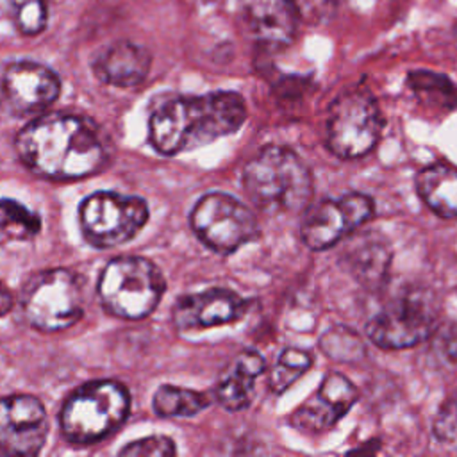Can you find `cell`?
Wrapping results in <instances>:
<instances>
[{"label": "cell", "instance_id": "e0dca14e", "mask_svg": "<svg viewBox=\"0 0 457 457\" xmlns=\"http://www.w3.org/2000/svg\"><path fill=\"white\" fill-rule=\"evenodd\" d=\"M241 11L252 34L264 45H287L296 30L293 0H241Z\"/></svg>", "mask_w": 457, "mask_h": 457}, {"label": "cell", "instance_id": "7a4b0ae2", "mask_svg": "<svg viewBox=\"0 0 457 457\" xmlns=\"http://www.w3.org/2000/svg\"><path fill=\"white\" fill-rule=\"evenodd\" d=\"M246 120V105L236 91L179 96L150 116L148 137L162 155L187 152L236 132Z\"/></svg>", "mask_w": 457, "mask_h": 457}, {"label": "cell", "instance_id": "5bb4252c", "mask_svg": "<svg viewBox=\"0 0 457 457\" xmlns=\"http://www.w3.org/2000/svg\"><path fill=\"white\" fill-rule=\"evenodd\" d=\"M357 387L341 373H328L318 391L296 407L289 423L303 432H321L336 425L357 402Z\"/></svg>", "mask_w": 457, "mask_h": 457}, {"label": "cell", "instance_id": "d4e9b609", "mask_svg": "<svg viewBox=\"0 0 457 457\" xmlns=\"http://www.w3.org/2000/svg\"><path fill=\"white\" fill-rule=\"evenodd\" d=\"M409 84L416 91V95L428 96L434 102V93L437 96V102L445 107H452V102L457 104V91L453 84L445 77L432 71H412L409 75Z\"/></svg>", "mask_w": 457, "mask_h": 457}, {"label": "cell", "instance_id": "484cf974", "mask_svg": "<svg viewBox=\"0 0 457 457\" xmlns=\"http://www.w3.org/2000/svg\"><path fill=\"white\" fill-rule=\"evenodd\" d=\"M16 29L23 36H36L46 27V0H9Z\"/></svg>", "mask_w": 457, "mask_h": 457}, {"label": "cell", "instance_id": "83f0119b", "mask_svg": "<svg viewBox=\"0 0 457 457\" xmlns=\"http://www.w3.org/2000/svg\"><path fill=\"white\" fill-rule=\"evenodd\" d=\"M343 0H293L298 20L307 23H323L328 21L339 9Z\"/></svg>", "mask_w": 457, "mask_h": 457}, {"label": "cell", "instance_id": "f546056e", "mask_svg": "<svg viewBox=\"0 0 457 457\" xmlns=\"http://www.w3.org/2000/svg\"><path fill=\"white\" fill-rule=\"evenodd\" d=\"M12 309V295L9 289L0 282V318L5 316Z\"/></svg>", "mask_w": 457, "mask_h": 457}, {"label": "cell", "instance_id": "6da1fadb", "mask_svg": "<svg viewBox=\"0 0 457 457\" xmlns=\"http://www.w3.org/2000/svg\"><path fill=\"white\" fill-rule=\"evenodd\" d=\"M20 161L48 180H80L98 173L107 159L100 127L80 114L50 112L29 121L14 141Z\"/></svg>", "mask_w": 457, "mask_h": 457}, {"label": "cell", "instance_id": "2e32d148", "mask_svg": "<svg viewBox=\"0 0 457 457\" xmlns=\"http://www.w3.org/2000/svg\"><path fill=\"white\" fill-rule=\"evenodd\" d=\"M150 66L152 55L145 46L132 41H118L98 54L93 71L107 86L134 87L146 79Z\"/></svg>", "mask_w": 457, "mask_h": 457}, {"label": "cell", "instance_id": "30bf717a", "mask_svg": "<svg viewBox=\"0 0 457 457\" xmlns=\"http://www.w3.org/2000/svg\"><path fill=\"white\" fill-rule=\"evenodd\" d=\"M191 228L216 253H232L250 243L257 232V218L246 204L227 193H207L193 207Z\"/></svg>", "mask_w": 457, "mask_h": 457}, {"label": "cell", "instance_id": "ffe728a7", "mask_svg": "<svg viewBox=\"0 0 457 457\" xmlns=\"http://www.w3.org/2000/svg\"><path fill=\"white\" fill-rule=\"evenodd\" d=\"M350 273L364 286H378L389 270L391 250L384 241H357L343 257Z\"/></svg>", "mask_w": 457, "mask_h": 457}, {"label": "cell", "instance_id": "4316f807", "mask_svg": "<svg viewBox=\"0 0 457 457\" xmlns=\"http://www.w3.org/2000/svg\"><path fill=\"white\" fill-rule=\"evenodd\" d=\"M120 455L127 457H170L177 453L175 443L166 436H146L125 445Z\"/></svg>", "mask_w": 457, "mask_h": 457}, {"label": "cell", "instance_id": "f1b7e54d", "mask_svg": "<svg viewBox=\"0 0 457 457\" xmlns=\"http://www.w3.org/2000/svg\"><path fill=\"white\" fill-rule=\"evenodd\" d=\"M434 434L441 441H457V391L439 407L434 420Z\"/></svg>", "mask_w": 457, "mask_h": 457}, {"label": "cell", "instance_id": "cb8c5ba5", "mask_svg": "<svg viewBox=\"0 0 457 457\" xmlns=\"http://www.w3.org/2000/svg\"><path fill=\"white\" fill-rule=\"evenodd\" d=\"M320 348L334 361L352 362L364 355L366 348L359 334L346 327H332L320 337Z\"/></svg>", "mask_w": 457, "mask_h": 457}, {"label": "cell", "instance_id": "9a60e30c", "mask_svg": "<svg viewBox=\"0 0 457 457\" xmlns=\"http://www.w3.org/2000/svg\"><path fill=\"white\" fill-rule=\"evenodd\" d=\"M245 311L243 298L225 287L191 293L173 307V323L179 330H202L236 321Z\"/></svg>", "mask_w": 457, "mask_h": 457}, {"label": "cell", "instance_id": "52a82bcc", "mask_svg": "<svg viewBox=\"0 0 457 457\" xmlns=\"http://www.w3.org/2000/svg\"><path fill=\"white\" fill-rule=\"evenodd\" d=\"M437 325L434 296L412 287L386 303L366 325V336L380 348L400 350L425 341Z\"/></svg>", "mask_w": 457, "mask_h": 457}, {"label": "cell", "instance_id": "8992f818", "mask_svg": "<svg viewBox=\"0 0 457 457\" xmlns=\"http://www.w3.org/2000/svg\"><path fill=\"white\" fill-rule=\"evenodd\" d=\"M84 280L68 268L39 271L21 291L23 314L41 332L73 327L84 314Z\"/></svg>", "mask_w": 457, "mask_h": 457}, {"label": "cell", "instance_id": "9c48e42d", "mask_svg": "<svg viewBox=\"0 0 457 457\" xmlns=\"http://www.w3.org/2000/svg\"><path fill=\"white\" fill-rule=\"evenodd\" d=\"M325 129V145L334 155L357 159L375 148L382 132V114L370 93L348 91L332 102Z\"/></svg>", "mask_w": 457, "mask_h": 457}, {"label": "cell", "instance_id": "3957f363", "mask_svg": "<svg viewBox=\"0 0 457 457\" xmlns=\"http://www.w3.org/2000/svg\"><path fill=\"white\" fill-rule=\"evenodd\" d=\"M243 187L253 205L266 212H295L309 205L312 175L287 146L270 145L243 170Z\"/></svg>", "mask_w": 457, "mask_h": 457}, {"label": "cell", "instance_id": "5b68a950", "mask_svg": "<svg viewBox=\"0 0 457 457\" xmlns=\"http://www.w3.org/2000/svg\"><path fill=\"white\" fill-rule=\"evenodd\" d=\"M166 289L162 271L146 257L121 255L105 264L98 277V296L105 311L121 320H143Z\"/></svg>", "mask_w": 457, "mask_h": 457}, {"label": "cell", "instance_id": "8fae6325", "mask_svg": "<svg viewBox=\"0 0 457 457\" xmlns=\"http://www.w3.org/2000/svg\"><path fill=\"white\" fill-rule=\"evenodd\" d=\"M373 214V202L362 193H346L307 207L300 236L311 250H327L364 225Z\"/></svg>", "mask_w": 457, "mask_h": 457}, {"label": "cell", "instance_id": "d6986e66", "mask_svg": "<svg viewBox=\"0 0 457 457\" xmlns=\"http://www.w3.org/2000/svg\"><path fill=\"white\" fill-rule=\"evenodd\" d=\"M416 191L425 205L443 218L457 216V168L432 162L416 175Z\"/></svg>", "mask_w": 457, "mask_h": 457}, {"label": "cell", "instance_id": "7402d4cb", "mask_svg": "<svg viewBox=\"0 0 457 457\" xmlns=\"http://www.w3.org/2000/svg\"><path fill=\"white\" fill-rule=\"evenodd\" d=\"M41 228V218L14 198H0V241L30 239Z\"/></svg>", "mask_w": 457, "mask_h": 457}, {"label": "cell", "instance_id": "ac0fdd59", "mask_svg": "<svg viewBox=\"0 0 457 457\" xmlns=\"http://www.w3.org/2000/svg\"><path fill=\"white\" fill-rule=\"evenodd\" d=\"M264 371V359L255 350H243L216 386V400L227 411L248 407L255 378Z\"/></svg>", "mask_w": 457, "mask_h": 457}, {"label": "cell", "instance_id": "44dd1931", "mask_svg": "<svg viewBox=\"0 0 457 457\" xmlns=\"http://www.w3.org/2000/svg\"><path fill=\"white\" fill-rule=\"evenodd\" d=\"M152 405L161 418H186L204 411L209 405V400L200 391L164 384L155 391Z\"/></svg>", "mask_w": 457, "mask_h": 457}, {"label": "cell", "instance_id": "4dcf8cb0", "mask_svg": "<svg viewBox=\"0 0 457 457\" xmlns=\"http://www.w3.org/2000/svg\"><path fill=\"white\" fill-rule=\"evenodd\" d=\"M209 2H214V0H209Z\"/></svg>", "mask_w": 457, "mask_h": 457}, {"label": "cell", "instance_id": "277c9868", "mask_svg": "<svg viewBox=\"0 0 457 457\" xmlns=\"http://www.w3.org/2000/svg\"><path fill=\"white\" fill-rule=\"evenodd\" d=\"M130 411V395L121 382L93 380L77 387L62 403L61 432L71 445H93L118 430Z\"/></svg>", "mask_w": 457, "mask_h": 457}, {"label": "cell", "instance_id": "4fadbf2b", "mask_svg": "<svg viewBox=\"0 0 457 457\" xmlns=\"http://www.w3.org/2000/svg\"><path fill=\"white\" fill-rule=\"evenodd\" d=\"M0 87L14 112L36 114L57 100L61 80L54 70L41 62L14 61L5 66Z\"/></svg>", "mask_w": 457, "mask_h": 457}, {"label": "cell", "instance_id": "603a6c76", "mask_svg": "<svg viewBox=\"0 0 457 457\" xmlns=\"http://www.w3.org/2000/svg\"><path fill=\"white\" fill-rule=\"evenodd\" d=\"M311 353L300 348H286L277 357L270 371V389L273 393H284L295 380H298L311 368Z\"/></svg>", "mask_w": 457, "mask_h": 457}, {"label": "cell", "instance_id": "7c38bea8", "mask_svg": "<svg viewBox=\"0 0 457 457\" xmlns=\"http://www.w3.org/2000/svg\"><path fill=\"white\" fill-rule=\"evenodd\" d=\"M48 436L45 405L32 395L0 398V453L37 455Z\"/></svg>", "mask_w": 457, "mask_h": 457}, {"label": "cell", "instance_id": "ba28073f", "mask_svg": "<svg viewBox=\"0 0 457 457\" xmlns=\"http://www.w3.org/2000/svg\"><path fill=\"white\" fill-rule=\"evenodd\" d=\"M84 239L96 248H111L130 241L148 221V205L141 196L96 191L79 207Z\"/></svg>", "mask_w": 457, "mask_h": 457}]
</instances>
